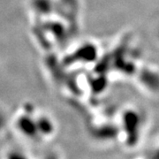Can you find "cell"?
<instances>
[{"label":"cell","mask_w":159,"mask_h":159,"mask_svg":"<svg viewBox=\"0 0 159 159\" xmlns=\"http://www.w3.org/2000/svg\"><path fill=\"white\" fill-rule=\"evenodd\" d=\"M24 113L20 114L16 120V126L25 136L29 137V139H35L39 136L37 125L35 121V117L33 115V107L29 103L24 108Z\"/></svg>","instance_id":"cell-1"},{"label":"cell","mask_w":159,"mask_h":159,"mask_svg":"<svg viewBox=\"0 0 159 159\" xmlns=\"http://www.w3.org/2000/svg\"><path fill=\"white\" fill-rule=\"evenodd\" d=\"M36 121V125H37V130L39 135H49L52 132V123L50 119L45 116H40L35 118Z\"/></svg>","instance_id":"cell-2"}]
</instances>
